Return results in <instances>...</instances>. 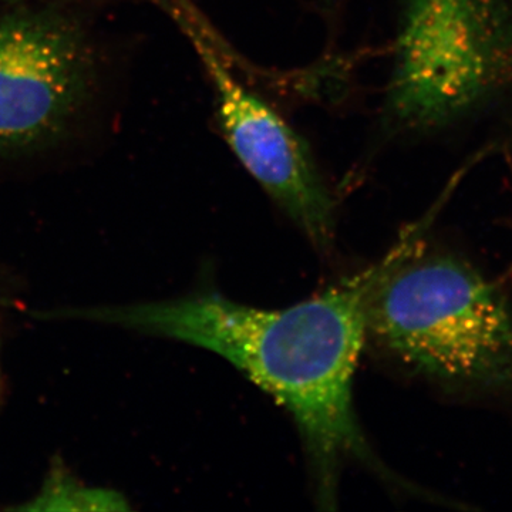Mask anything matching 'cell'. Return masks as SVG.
I'll return each mask as SVG.
<instances>
[{
	"label": "cell",
	"mask_w": 512,
	"mask_h": 512,
	"mask_svg": "<svg viewBox=\"0 0 512 512\" xmlns=\"http://www.w3.org/2000/svg\"><path fill=\"white\" fill-rule=\"evenodd\" d=\"M375 274L376 264L282 309L256 308L204 289L99 318L210 350L271 394L298 427L319 507L333 510L349 463L397 483L366 440L353 397Z\"/></svg>",
	"instance_id": "6da1fadb"
},
{
	"label": "cell",
	"mask_w": 512,
	"mask_h": 512,
	"mask_svg": "<svg viewBox=\"0 0 512 512\" xmlns=\"http://www.w3.org/2000/svg\"><path fill=\"white\" fill-rule=\"evenodd\" d=\"M367 340L450 387L512 393V311L463 259L427 251L416 231L376 264Z\"/></svg>",
	"instance_id": "7a4b0ae2"
},
{
	"label": "cell",
	"mask_w": 512,
	"mask_h": 512,
	"mask_svg": "<svg viewBox=\"0 0 512 512\" xmlns=\"http://www.w3.org/2000/svg\"><path fill=\"white\" fill-rule=\"evenodd\" d=\"M511 79L508 0H407L386 100L397 130L444 126Z\"/></svg>",
	"instance_id": "3957f363"
},
{
	"label": "cell",
	"mask_w": 512,
	"mask_h": 512,
	"mask_svg": "<svg viewBox=\"0 0 512 512\" xmlns=\"http://www.w3.org/2000/svg\"><path fill=\"white\" fill-rule=\"evenodd\" d=\"M92 47L82 28L53 10L0 16V151L55 140L89 99Z\"/></svg>",
	"instance_id": "277c9868"
},
{
	"label": "cell",
	"mask_w": 512,
	"mask_h": 512,
	"mask_svg": "<svg viewBox=\"0 0 512 512\" xmlns=\"http://www.w3.org/2000/svg\"><path fill=\"white\" fill-rule=\"evenodd\" d=\"M200 46L214 84L218 126L232 153L303 235L329 251L336 204L305 138L239 82L210 47Z\"/></svg>",
	"instance_id": "5b68a950"
},
{
	"label": "cell",
	"mask_w": 512,
	"mask_h": 512,
	"mask_svg": "<svg viewBox=\"0 0 512 512\" xmlns=\"http://www.w3.org/2000/svg\"><path fill=\"white\" fill-rule=\"evenodd\" d=\"M36 510H124V503L117 494L107 491L79 488L63 477H56L53 484L37 498Z\"/></svg>",
	"instance_id": "8992f818"
},
{
	"label": "cell",
	"mask_w": 512,
	"mask_h": 512,
	"mask_svg": "<svg viewBox=\"0 0 512 512\" xmlns=\"http://www.w3.org/2000/svg\"><path fill=\"white\" fill-rule=\"evenodd\" d=\"M12 2H16V0H12Z\"/></svg>",
	"instance_id": "52a82bcc"
}]
</instances>
